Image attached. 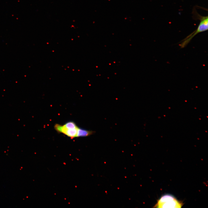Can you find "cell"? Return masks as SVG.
<instances>
[{"instance_id":"1","label":"cell","mask_w":208,"mask_h":208,"mask_svg":"<svg viewBox=\"0 0 208 208\" xmlns=\"http://www.w3.org/2000/svg\"><path fill=\"white\" fill-rule=\"evenodd\" d=\"M195 18L200 20L199 24L197 29L185 38L179 44L181 48L185 47L190 42L192 38L198 33L207 30L208 29V16H203L197 13Z\"/></svg>"},{"instance_id":"2","label":"cell","mask_w":208,"mask_h":208,"mask_svg":"<svg viewBox=\"0 0 208 208\" xmlns=\"http://www.w3.org/2000/svg\"><path fill=\"white\" fill-rule=\"evenodd\" d=\"M182 204L174 196L170 194H165L162 196L158 200L155 206L159 208H180Z\"/></svg>"},{"instance_id":"3","label":"cell","mask_w":208,"mask_h":208,"mask_svg":"<svg viewBox=\"0 0 208 208\" xmlns=\"http://www.w3.org/2000/svg\"><path fill=\"white\" fill-rule=\"evenodd\" d=\"M78 128L69 129L63 125L62 126L60 129V133H62L72 139L77 137Z\"/></svg>"},{"instance_id":"4","label":"cell","mask_w":208,"mask_h":208,"mask_svg":"<svg viewBox=\"0 0 208 208\" xmlns=\"http://www.w3.org/2000/svg\"><path fill=\"white\" fill-rule=\"evenodd\" d=\"M94 131H92L88 130L78 127L77 129V137L89 136L94 134Z\"/></svg>"},{"instance_id":"5","label":"cell","mask_w":208,"mask_h":208,"mask_svg":"<svg viewBox=\"0 0 208 208\" xmlns=\"http://www.w3.org/2000/svg\"><path fill=\"white\" fill-rule=\"evenodd\" d=\"M64 126L69 129H73L78 128L76 123L73 121H69L67 122L64 125Z\"/></svg>"}]
</instances>
